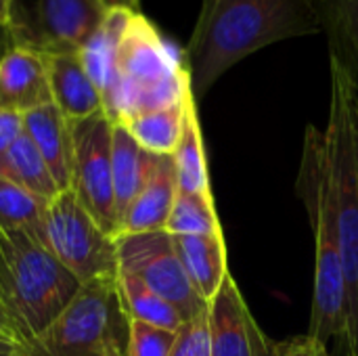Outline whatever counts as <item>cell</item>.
I'll list each match as a JSON object with an SVG mask.
<instances>
[{
    "instance_id": "6da1fadb",
    "label": "cell",
    "mask_w": 358,
    "mask_h": 356,
    "mask_svg": "<svg viewBox=\"0 0 358 356\" xmlns=\"http://www.w3.org/2000/svg\"><path fill=\"white\" fill-rule=\"evenodd\" d=\"M319 31L313 0H201L182 52L195 101L250 55Z\"/></svg>"
},
{
    "instance_id": "7a4b0ae2",
    "label": "cell",
    "mask_w": 358,
    "mask_h": 356,
    "mask_svg": "<svg viewBox=\"0 0 358 356\" xmlns=\"http://www.w3.org/2000/svg\"><path fill=\"white\" fill-rule=\"evenodd\" d=\"M329 73L331 101L323 130L325 183L346 277V353L358 356V86L336 59H329Z\"/></svg>"
},
{
    "instance_id": "3957f363",
    "label": "cell",
    "mask_w": 358,
    "mask_h": 356,
    "mask_svg": "<svg viewBox=\"0 0 358 356\" xmlns=\"http://www.w3.org/2000/svg\"><path fill=\"white\" fill-rule=\"evenodd\" d=\"M296 191L304 201L308 222L315 233V287L308 334L321 342H348V296L346 277L342 269L334 214L325 183V153L323 130L306 126L302 162L296 180Z\"/></svg>"
},
{
    "instance_id": "277c9868",
    "label": "cell",
    "mask_w": 358,
    "mask_h": 356,
    "mask_svg": "<svg viewBox=\"0 0 358 356\" xmlns=\"http://www.w3.org/2000/svg\"><path fill=\"white\" fill-rule=\"evenodd\" d=\"M80 287L40 237L0 231V296L27 346L65 311Z\"/></svg>"
},
{
    "instance_id": "5b68a950",
    "label": "cell",
    "mask_w": 358,
    "mask_h": 356,
    "mask_svg": "<svg viewBox=\"0 0 358 356\" xmlns=\"http://www.w3.org/2000/svg\"><path fill=\"white\" fill-rule=\"evenodd\" d=\"M191 90L189 73L145 15L134 13L122 38L115 73L103 94V111L115 122L180 103Z\"/></svg>"
},
{
    "instance_id": "8992f818",
    "label": "cell",
    "mask_w": 358,
    "mask_h": 356,
    "mask_svg": "<svg viewBox=\"0 0 358 356\" xmlns=\"http://www.w3.org/2000/svg\"><path fill=\"white\" fill-rule=\"evenodd\" d=\"M128 317L117 277L84 283L65 311L25 348V356H126Z\"/></svg>"
},
{
    "instance_id": "52a82bcc",
    "label": "cell",
    "mask_w": 358,
    "mask_h": 356,
    "mask_svg": "<svg viewBox=\"0 0 358 356\" xmlns=\"http://www.w3.org/2000/svg\"><path fill=\"white\" fill-rule=\"evenodd\" d=\"M44 241L52 256L84 285L117 277L115 237L107 235L80 206L73 191H61L46 206Z\"/></svg>"
},
{
    "instance_id": "ba28073f",
    "label": "cell",
    "mask_w": 358,
    "mask_h": 356,
    "mask_svg": "<svg viewBox=\"0 0 358 356\" xmlns=\"http://www.w3.org/2000/svg\"><path fill=\"white\" fill-rule=\"evenodd\" d=\"M115 250L117 271L138 277L147 287L170 302L185 323L208 311L210 304H206L189 283L174 248V237L168 231L120 235L115 237Z\"/></svg>"
},
{
    "instance_id": "9c48e42d",
    "label": "cell",
    "mask_w": 358,
    "mask_h": 356,
    "mask_svg": "<svg viewBox=\"0 0 358 356\" xmlns=\"http://www.w3.org/2000/svg\"><path fill=\"white\" fill-rule=\"evenodd\" d=\"M73 141L71 191L80 206L111 237H117V216L111 180V120L105 111L69 122Z\"/></svg>"
},
{
    "instance_id": "30bf717a",
    "label": "cell",
    "mask_w": 358,
    "mask_h": 356,
    "mask_svg": "<svg viewBox=\"0 0 358 356\" xmlns=\"http://www.w3.org/2000/svg\"><path fill=\"white\" fill-rule=\"evenodd\" d=\"M107 10L103 0H38L31 27L15 21V44L40 52H80Z\"/></svg>"
},
{
    "instance_id": "8fae6325",
    "label": "cell",
    "mask_w": 358,
    "mask_h": 356,
    "mask_svg": "<svg viewBox=\"0 0 358 356\" xmlns=\"http://www.w3.org/2000/svg\"><path fill=\"white\" fill-rule=\"evenodd\" d=\"M210 356H275V342L262 332L229 275L210 302Z\"/></svg>"
},
{
    "instance_id": "7c38bea8",
    "label": "cell",
    "mask_w": 358,
    "mask_h": 356,
    "mask_svg": "<svg viewBox=\"0 0 358 356\" xmlns=\"http://www.w3.org/2000/svg\"><path fill=\"white\" fill-rule=\"evenodd\" d=\"M52 103L44 55L15 44L0 59V109L27 113Z\"/></svg>"
},
{
    "instance_id": "4fadbf2b",
    "label": "cell",
    "mask_w": 358,
    "mask_h": 356,
    "mask_svg": "<svg viewBox=\"0 0 358 356\" xmlns=\"http://www.w3.org/2000/svg\"><path fill=\"white\" fill-rule=\"evenodd\" d=\"M55 107L67 122L103 111V97L92 82L80 52H42Z\"/></svg>"
},
{
    "instance_id": "5bb4252c",
    "label": "cell",
    "mask_w": 358,
    "mask_h": 356,
    "mask_svg": "<svg viewBox=\"0 0 358 356\" xmlns=\"http://www.w3.org/2000/svg\"><path fill=\"white\" fill-rule=\"evenodd\" d=\"M23 132L38 149L59 191H67L71 187L73 159L71 124L55 107V103H48L23 113Z\"/></svg>"
},
{
    "instance_id": "9a60e30c",
    "label": "cell",
    "mask_w": 358,
    "mask_h": 356,
    "mask_svg": "<svg viewBox=\"0 0 358 356\" xmlns=\"http://www.w3.org/2000/svg\"><path fill=\"white\" fill-rule=\"evenodd\" d=\"M176 193L178 180L174 159L172 155H159L153 176L122 214L117 225V237L132 233L166 231V222L172 212Z\"/></svg>"
},
{
    "instance_id": "2e32d148",
    "label": "cell",
    "mask_w": 358,
    "mask_h": 356,
    "mask_svg": "<svg viewBox=\"0 0 358 356\" xmlns=\"http://www.w3.org/2000/svg\"><path fill=\"white\" fill-rule=\"evenodd\" d=\"M159 155L145 151L122 122H115L111 126V180L117 225L130 201L153 176Z\"/></svg>"
},
{
    "instance_id": "e0dca14e",
    "label": "cell",
    "mask_w": 358,
    "mask_h": 356,
    "mask_svg": "<svg viewBox=\"0 0 358 356\" xmlns=\"http://www.w3.org/2000/svg\"><path fill=\"white\" fill-rule=\"evenodd\" d=\"M174 248L195 294L210 304L231 275L224 235H178Z\"/></svg>"
},
{
    "instance_id": "ac0fdd59",
    "label": "cell",
    "mask_w": 358,
    "mask_h": 356,
    "mask_svg": "<svg viewBox=\"0 0 358 356\" xmlns=\"http://www.w3.org/2000/svg\"><path fill=\"white\" fill-rule=\"evenodd\" d=\"M319 27L336 59L358 86V0H313Z\"/></svg>"
},
{
    "instance_id": "d6986e66",
    "label": "cell",
    "mask_w": 358,
    "mask_h": 356,
    "mask_svg": "<svg viewBox=\"0 0 358 356\" xmlns=\"http://www.w3.org/2000/svg\"><path fill=\"white\" fill-rule=\"evenodd\" d=\"M172 159L176 168L178 191L212 195L206 147H203V136H201V126H199V115H197V101L193 92L187 97L182 132L172 153Z\"/></svg>"
},
{
    "instance_id": "ffe728a7",
    "label": "cell",
    "mask_w": 358,
    "mask_h": 356,
    "mask_svg": "<svg viewBox=\"0 0 358 356\" xmlns=\"http://www.w3.org/2000/svg\"><path fill=\"white\" fill-rule=\"evenodd\" d=\"M138 10L130 8H109L101 27L94 31V36L86 42V46L80 50V57L96 84L101 97L109 90L115 73V59L122 44V38L126 34V27L132 19V15Z\"/></svg>"
},
{
    "instance_id": "44dd1931",
    "label": "cell",
    "mask_w": 358,
    "mask_h": 356,
    "mask_svg": "<svg viewBox=\"0 0 358 356\" xmlns=\"http://www.w3.org/2000/svg\"><path fill=\"white\" fill-rule=\"evenodd\" d=\"M191 92L193 90H189L180 103L138 113L122 124L128 128V132L145 151L155 153V155H172L180 141L182 122H185V105Z\"/></svg>"
},
{
    "instance_id": "7402d4cb",
    "label": "cell",
    "mask_w": 358,
    "mask_h": 356,
    "mask_svg": "<svg viewBox=\"0 0 358 356\" xmlns=\"http://www.w3.org/2000/svg\"><path fill=\"white\" fill-rule=\"evenodd\" d=\"M117 290L128 319L143 321L170 332H178L182 327L185 321L178 315V311L132 273L117 271Z\"/></svg>"
},
{
    "instance_id": "603a6c76",
    "label": "cell",
    "mask_w": 358,
    "mask_h": 356,
    "mask_svg": "<svg viewBox=\"0 0 358 356\" xmlns=\"http://www.w3.org/2000/svg\"><path fill=\"white\" fill-rule=\"evenodd\" d=\"M0 176L13 180L15 185L27 189L44 201H52L61 191L55 185L44 159L40 157L34 143L25 132L15 141V145L0 159Z\"/></svg>"
},
{
    "instance_id": "cb8c5ba5",
    "label": "cell",
    "mask_w": 358,
    "mask_h": 356,
    "mask_svg": "<svg viewBox=\"0 0 358 356\" xmlns=\"http://www.w3.org/2000/svg\"><path fill=\"white\" fill-rule=\"evenodd\" d=\"M46 206L48 201L0 176V231H27L44 241Z\"/></svg>"
},
{
    "instance_id": "d4e9b609",
    "label": "cell",
    "mask_w": 358,
    "mask_h": 356,
    "mask_svg": "<svg viewBox=\"0 0 358 356\" xmlns=\"http://www.w3.org/2000/svg\"><path fill=\"white\" fill-rule=\"evenodd\" d=\"M172 237L178 235H222L212 195H197L178 191L172 212L166 222Z\"/></svg>"
},
{
    "instance_id": "484cf974",
    "label": "cell",
    "mask_w": 358,
    "mask_h": 356,
    "mask_svg": "<svg viewBox=\"0 0 358 356\" xmlns=\"http://www.w3.org/2000/svg\"><path fill=\"white\" fill-rule=\"evenodd\" d=\"M174 342H176V332L128 319L126 356H170Z\"/></svg>"
},
{
    "instance_id": "4316f807",
    "label": "cell",
    "mask_w": 358,
    "mask_h": 356,
    "mask_svg": "<svg viewBox=\"0 0 358 356\" xmlns=\"http://www.w3.org/2000/svg\"><path fill=\"white\" fill-rule=\"evenodd\" d=\"M210 319L206 311L203 315L182 323L176 332V342L170 356H210Z\"/></svg>"
},
{
    "instance_id": "83f0119b",
    "label": "cell",
    "mask_w": 358,
    "mask_h": 356,
    "mask_svg": "<svg viewBox=\"0 0 358 356\" xmlns=\"http://www.w3.org/2000/svg\"><path fill=\"white\" fill-rule=\"evenodd\" d=\"M275 356H334L327 344L319 338L306 334L283 342H275Z\"/></svg>"
},
{
    "instance_id": "f1b7e54d",
    "label": "cell",
    "mask_w": 358,
    "mask_h": 356,
    "mask_svg": "<svg viewBox=\"0 0 358 356\" xmlns=\"http://www.w3.org/2000/svg\"><path fill=\"white\" fill-rule=\"evenodd\" d=\"M23 134V115L0 109V159Z\"/></svg>"
},
{
    "instance_id": "f546056e",
    "label": "cell",
    "mask_w": 358,
    "mask_h": 356,
    "mask_svg": "<svg viewBox=\"0 0 358 356\" xmlns=\"http://www.w3.org/2000/svg\"><path fill=\"white\" fill-rule=\"evenodd\" d=\"M0 342H6V344H13V346H21V348H27V342H25V336L21 334L19 325L15 323V319L10 317L2 296H0Z\"/></svg>"
},
{
    "instance_id": "4dcf8cb0",
    "label": "cell",
    "mask_w": 358,
    "mask_h": 356,
    "mask_svg": "<svg viewBox=\"0 0 358 356\" xmlns=\"http://www.w3.org/2000/svg\"><path fill=\"white\" fill-rule=\"evenodd\" d=\"M15 46V31L8 25L0 23V59Z\"/></svg>"
},
{
    "instance_id": "1f68e13d",
    "label": "cell",
    "mask_w": 358,
    "mask_h": 356,
    "mask_svg": "<svg viewBox=\"0 0 358 356\" xmlns=\"http://www.w3.org/2000/svg\"><path fill=\"white\" fill-rule=\"evenodd\" d=\"M0 23L8 27L15 25V0H0Z\"/></svg>"
},
{
    "instance_id": "d6a6232c",
    "label": "cell",
    "mask_w": 358,
    "mask_h": 356,
    "mask_svg": "<svg viewBox=\"0 0 358 356\" xmlns=\"http://www.w3.org/2000/svg\"><path fill=\"white\" fill-rule=\"evenodd\" d=\"M138 2L141 0H103L107 8H130V10H138Z\"/></svg>"
},
{
    "instance_id": "836d02e7",
    "label": "cell",
    "mask_w": 358,
    "mask_h": 356,
    "mask_svg": "<svg viewBox=\"0 0 358 356\" xmlns=\"http://www.w3.org/2000/svg\"><path fill=\"white\" fill-rule=\"evenodd\" d=\"M0 356H25V348L0 342Z\"/></svg>"
},
{
    "instance_id": "e575fe53",
    "label": "cell",
    "mask_w": 358,
    "mask_h": 356,
    "mask_svg": "<svg viewBox=\"0 0 358 356\" xmlns=\"http://www.w3.org/2000/svg\"><path fill=\"white\" fill-rule=\"evenodd\" d=\"M344 356H355V355H350V353H344Z\"/></svg>"
}]
</instances>
